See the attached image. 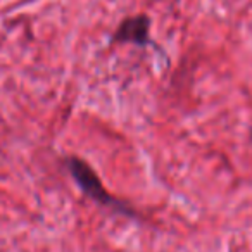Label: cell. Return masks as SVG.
Segmentation results:
<instances>
[{"label": "cell", "mask_w": 252, "mask_h": 252, "mask_svg": "<svg viewBox=\"0 0 252 252\" xmlns=\"http://www.w3.org/2000/svg\"><path fill=\"white\" fill-rule=\"evenodd\" d=\"M66 164H67L69 173L73 175L74 182L78 183V187L83 190V193L87 197H90L92 200H95V202L100 204V206L112 207V209L119 211V213H123V214H133V211L126 206L125 202L114 199V197L105 190V187L102 185L97 173H95L85 161H81V159H78V158H71L66 161Z\"/></svg>", "instance_id": "6da1fadb"}, {"label": "cell", "mask_w": 252, "mask_h": 252, "mask_svg": "<svg viewBox=\"0 0 252 252\" xmlns=\"http://www.w3.org/2000/svg\"><path fill=\"white\" fill-rule=\"evenodd\" d=\"M149 21L147 16H133L119 25L112 35L114 43H135V45H147L149 43Z\"/></svg>", "instance_id": "7a4b0ae2"}]
</instances>
